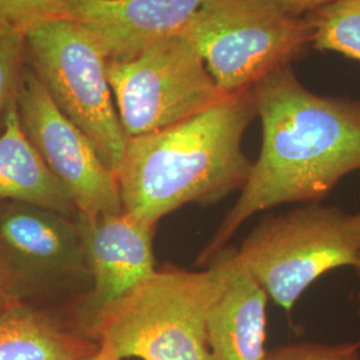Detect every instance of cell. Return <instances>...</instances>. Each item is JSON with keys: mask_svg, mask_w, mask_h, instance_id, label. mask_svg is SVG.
<instances>
[{"mask_svg": "<svg viewBox=\"0 0 360 360\" xmlns=\"http://www.w3.org/2000/svg\"><path fill=\"white\" fill-rule=\"evenodd\" d=\"M79 360H123L120 359L119 356H116L115 354L111 351V349H108L107 347H103V346H99V348L96 349V351H94L92 354L90 355H87V356H84V358H82V359Z\"/></svg>", "mask_w": 360, "mask_h": 360, "instance_id": "44dd1931", "label": "cell"}, {"mask_svg": "<svg viewBox=\"0 0 360 360\" xmlns=\"http://www.w3.org/2000/svg\"><path fill=\"white\" fill-rule=\"evenodd\" d=\"M226 247L205 270H156L129 295L83 324L120 359L217 360L207 338L208 304L226 271Z\"/></svg>", "mask_w": 360, "mask_h": 360, "instance_id": "3957f363", "label": "cell"}, {"mask_svg": "<svg viewBox=\"0 0 360 360\" xmlns=\"http://www.w3.org/2000/svg\"><path fill=\"white\" fill-rule=\"evenodd\" d=\"M6 202L44 207L67 217L77 215L63 186L27 139L16 107L0 134V203Z\"/></svg>", "mask_w": 360, "mask_h": 360, "instance_id": "4fadbf2b", "label": "cell"}, {"mask_svg": "<svg viewBox=\"0 0 360 360\" xmlns=\"http://www.w3.org/2000/svg\"><path fill=\"white\" fill-rule=\"evenodd\" d=\"M281 4L285 11L296 16H304L309 13H314L324 6L333 3L335 0H275Z\"/></svg>", "mask_w": 360, "mask_h": 360, "instance_id": "ffe728a7", "label": "cell"}, {"mask_svg": "<svg viewBox=\"0 0 360 360\" xmlns=\"http://www.w3.org/2000/svg\"><path fill=\"white\" fill-rule=\"evenodd\" d=\"M203 0H70L63 16L75 20L108 60H123L180 34Z\"/></svg>", "mask_w": 360, "mask_h": 360, "instance_id": "8fae6325", "label": "cell"}, {"mask_svg": "<svg viewBox=\"0 0 360 360\" xmlns=\"http://www.w3.org/2000/svg\"><path fill=\"white\" fill-rule=\"evenodd\" d=\"M82 245L94 287L83 306V324L154 274L155 227L127 212L77 215Z\"/></svg>", "mask_w": 360, "mask_h": 360, "instance_id": "30bf717a", "label": "cell"}, {"mask_svg": "<svg viewBox=\"0 0 360 360\" xmlns=\"http://www.w3.org/2000/svg\"><path fill=\"white\" fill-rule=\"evenodd\" d=\"M68 3L70 0H0V18L26 30L39 20L63 16Z\"/></svg>", "mask_w": 360, "mask_h": 360, "instance_id": "ac0fdd59", "label": "cell"}, {"mask_svg": "<svg viewBox=\"0 0 360 360\" xmlns=\"http://www.w3.org/2000/svg\"><path fill=\"white\" fill-rule=\"evenodd\" d=\"M262 360H360V342L356 343H292L267 351Z\"/></svg>", "mask_w": 360, "mask_h": 360, "instance_id": "e0dca14e", "label": "cell"}, {"mask_svg": "<svg viewBox=\"0 0 360 360\" xmlns=\"http://www.w3.org/2000/svg\"><path fill=\"white\" fill-rule=\"evenodd\" d=\"M306 16L314 31L315 50L360 60V0H335Z\"/></svg>", "mask_w": 360, "mask_h": 360, "instance_id": "9a60e30c", "label": "cell"}, {"mask_svg": "<svg viewBox=\"0 0 360 360\" xmlns=\"http://www.w3.org/2000/svg\"><path fill=\"white\" fill-rule=\"evenodd\" d=\"M0 257L19 287L89 272L77 220L22 202L0 203Z\"/></svg>", "mask_w": 360, "mask_h": 360, "instance_id": "9c48e42d", "label": "cell"}, {"mask_svg": "<svg viewBox=\"0 0 360 360\" xmlns=\"http://www.w3.org/2000/svg\"><path fill=\"white\" fill-rule=\"evenodd\" d=\"M257 115L252 89L171 127L129 138L116 172L123 211L156 227L187 205H217L242 191L254 162L242 142Z\"/></svg>", "mask_w": 360, "mask_h": 360, "instance_id": "7a4b0ae2", "label": "cell"}, {"mask_svg": "<svg viewBox=\"0 0 360 360\" xmlns=\"http://www.w3.org/2000/svg\"><path fill=\"white\" fill-rule=\"evenodd\" d=\"M269 297L291 311L328 271L360 269V211L309 203L263 219L238 248Z\"/></svg>", "mask_w": 360, "mask_h": 360, "instance_id": "5b68a950", "label": "cell"}, {"mask_svg": "<svg viewBox=\"0 0 360 360\" xmlns=\"http://www.w3.org/2000/svg\"><path fill=\"white\" fill-rule=\"evenodd\" d=\"M25 35L27 65L116 175L129 138L116 108L103 51L89 31L67 16L39 20L27 27Z\"/></svg>", "mask_w": 360, "mask_h": 360, "instance_id": "8992f818", "label": "cell"}, {"mask_svg": "<svg viewBox=\"0 0 360 360\" xmlns=\"http://www.w3.org/2000/svg\"><path fill=\"white\" fill-rule=\"evenodd\" d=\"M26 70L25 30L0 18V134L16 107Z\"/></svg>", "mask_w": 360, "mask_h": 360, "instance_id": "2e32d148", "label": "cell"}, {"mask_svg": "<svg viewBox=\"0 0 360 360\" xmlns=\"http://www.w3.org/2000/svg\"><path fill=\"white\" fill-rule=\"evenodd\" d=\"M20 287L4 260L0 257V315L20 303Z\"/></svg>", "mask_w": 360, "mask_h": 360, "instance_id": "d6986e66", "label": "cell"}, {"mask_svg": "<svg viewBox=\"0 0 360 360\" xmlns=\"http://www.w3.org/2000/svg\"><path fill=\"white\" fill-rule=\"evenodd\" d=\"M226 94L252 89L312 47L309 18L275 0H203L180 31Z\"/></svg>", "mask_w": 360, "mask_h": 360, "instance_id": "277c9868", "label": "cell"}, {"mask_svg": "<svg viewBox=\"0 0 360 360\" xmlns=\"http://www.w3.org/2000/svg\"><path fill=\"white\" fill-rule=\"evenodd\" d=\"M358 274H359V276H360V269H359V270H358Z\"/></svg>", "mask_w": 360, "mask_h": 360, "instance_id": "7402d4cb", "label": "cell"}, {"mask_svg": "<svg viewBox=\"0 0 360 360\" xmlns=\"http://www.w3.org/2000/svg\"><path fill=\"white\" fill-rule=\"evenodd\" d=\"M226 271L206 314L207 338L217 360H262L266 355L269 294L226 245Z\"/></svg>", "mask_w": 360, "mask_h": 360, "instance_id": "7c38bea8", "label": "cell"}, {"mask_svg": "<svg viewBox=\"0 0 360 360\" xmlns=\"http://www.w3.org/2000/svg\"><path fill=\"white\" fill-rule=\"evenodd\" d=\"M107 77L129 138L171 127L229 96L180 34L156 41L135 58L108 60Z\"/></svg>", "mask_w": 360, "mask_h": 360, "instance_id": "52a82bcc", "label": "cell"}, {"mask_svg": "<svg viewBox=\"0 0 360 360\" xmlns=\"http://www.w3.org/2000/svg\"><path fill=\"white\" fill-rule=\"evenodd\" d=\"M16 108L27 139L63 186L77 214L101 217L123 212L115 174L90 139L56 107L28 65Z\"/></svg>", "mask_w": 360, "mask_h": 360, "instance_id": "ba28073f", "label": "cell"}, {"mask_svg": "<svg viewBox=\"0 0 360 360\" xmlns=\"http://www.w3.org/2000/svg\"><path fill=\"white\" fill-rule=\"evenodd\" d=\"M98 348L87 336L67 331L23 303L0 315V360H79Z\"/></svg>", "mask_w": 360, "mask_h": 360, "instance_id": "5bb4252c", "label": "cell"}, {"mask_svg": "<svg viewBox=\"0 0 360 360\" xmlns=\"http://www.w3.org/2000/svg\"><path fill=\"white\" fill-rule=\"evenodd\" d=\"M263 142L240 196L195 262L206 267L245 220L285 203H321L360 171V99L306 89L291 65L252 87Z\"/></svg>", "mask_w": 360, "mask_h": 360, "instance_id": "6da1fadb", "label": "cell"}]
</instances>
